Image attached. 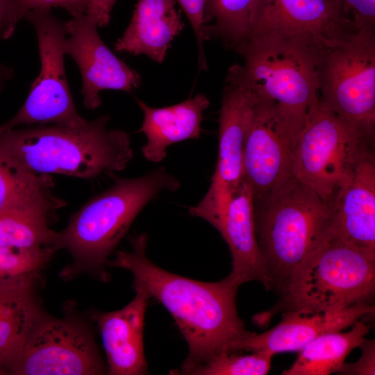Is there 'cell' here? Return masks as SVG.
<instances>
[{
  "label": "cell",
  "instance_id": "1",
  "mask_svg": "<svg viewBox=\"0 0 375 375\" xmlns=\"http://www.w3.org/2000/svg\"><path fill=\"white\" fill-rule=\"evenodd\" d=\"M131 251H117L106 265L127 269L134 290H143L162 303L174 319L188 344V354L174 374H189L224 353L240 352L253 333L239 317L235 296L239 286L228 276L203 282L167 272L146 254L145 233L129 238Z\"/></svg>",
  "mask_w": 375,
  "mask_h": 375
},
{
  "label": "cell",
  "instance_id": "2",
  "mask_svg": "<svg viewBox=\"0 0 375 375\" xmlns=\"http://www.w3.org/2000/svg\"><path fill=\"white\" fill-rule=\"evenodd\" d=\"M179 187L178 179L165 167L138 177L117 178L72 215L63 230L56 231L53 249L66 250L72 258L60 276L69 281L87 274L108 281L105 269L108 256L136 217L160 193Z\"/></svg>",
  "mask_w": 375,
  "mask_h": 375
},
{
  "label": "cell",
  "instance_id": "3",
  "mask_svg": "<svg viewBox=\"0 0 375 375\" xmlns=\"http://www.w3.org/2000/svg\"><path fill=\"white\" fill-rule=\"evenodd\" d=\"M108 115L78 126L34 125L0 131L1 148L35 174L94 179L124 169L133 156L129 135L108 128Z\"/></svg>",
  "mask_w": 375,
  "mask_h": 375
},
{
  "label": "cell",
  "instance_id": "4",
  "mask_svg": "<svg viewBox=\"0 0 375 375\" xmlns=\"http://www.w3.org/2000/svg\"><path fill=\"white\" fill-rule=\"evenodd\" d=\"M253 205L270 289L282 296L309 258L331 238L332 206L292 176L253 200Z\"/></svg>",
  "mask_w": 375,
  "mask_h": 375
},
{
  "label": "cell",
  "instance_id": "5",
  "mask_svg": "<svg viewBox=\"0 0 375 375\" xmlns=\"http://www.w3.org/2000/svg\"><path fill=\"white\" fill-rule=\"evenodd\" d=\"M375 253L331 237L309 258L274 308L256 315L265 324L273 312L326 311L372 303Z\"/></svg>",
  "mask_w": 375,
  "mask_h": 375
},
{
  "label": "cell",
  "instance_id": "6",
  "mask_svg": "<svg viewBox=\"0 0 375 375\" xmlns=\"http://www.w3.org/2000/svg\"><path fill=\"white\" fill-rule=\"evenodd\" d=\"M235 51L244 59V65H235L245 84L256 94L273 101L300 131L309 108L319 98L317 55L269 37H251Z\"/></svg>",
  "mask_w": 375,
  "mask_h": 375
},
{
  "label": "cell",
  "instance_id": "7",
  "mask_svg": "<svg viewBox=\"0 0 375 375\" xmlns=\"http://www.w3.org/2000/svg\"><path fill=\"white\" fill-rule=\"evenodd\" d=\"M372 143L351 124L324 107L318 98L298 134L292 176L331 205Z\"/></svg>",
  "mask_w": 375,
  "mask_h": 375
},
{
  "label": "cell",
  "instance_id": "8",
  "mask_svg": "<svg viewBox=\"0 0 375 375\" xmlns=\"http://www.w3.org/2000/svg\"><path fill=\"white\" fill-rule=\"evenodd\" d=\"M319 99L369 142L375 128V31L358 30L318 56Z\"/></svg>",
  "mask_w": 375,
  "mask_h": 375
},
{
  "label": "cell",
  "instance_id": "9",
  "mask_svg": "<svg viewBox=\"0 0 375 375\" xmlns=\"http://www.w3.org/2000/svg\"><path fill=\"white\" fill-rule=\"evenodd\" d=\"M107 372L93 332L81 317L45 312L1 375H97Z\"/></svg>",
  "mask_w": 375,
  "mask_h": 375
},
{
  "label": "cell",
  "instance_id": "10",
  "mask_svg": "<svg viewBox=\"0 0 375 375\" xmlns=\"http://www.w3.org/2000/svg\"><path fill=\"white\" fill-rule=\"evenodd\" d=\"M24 18L32 24L37 34L40 72L23 106L10 120L0 124V131L22 126L85 124L88 120L78 112L66 78L65 22L49 8L30 11Z\"/></svg>",
  "mask_w": 375,
  "mask_h": 375
},
{
  "label": "cell",
  "instance_id": "11",
  "mask_svg": "<svg viewBox=\"0 0 375 375\" xmlns=\"http://www.w3.org/2000/svg\"><path fill=\"white\" fill-rule=\"evenodd\" d=\"M254 103L255 94L232 65L222 92L215 172L203 198L189 209L192 216L206 220L216 229L243 182V153Z\"/></svg>",
  "mask_w": 375,
  "mask_h": 375
},
{
  "label": "cell",
  "instance_id": "12",
  "mask_svg": "<svg viewBox=\"0 0 375 375\" xmlns=\"http://www.w3.org/2000/svg\"><path fill=\"white\" fill-rule=\"evenodd\" d=\"M358 29L328 0H256L250 37L300 45L318 56Z\"/></svg>",
  "mask_w": 375,
  "mask_h": 375
},
{
  "label": "cell",
  "instance_id": "13",
  "mask_svg": "<svg viewBox=\"0 0 375 375\" xmlns=\"http://www.w3.org/2000/svg\"><path fill=\"white\" fill-rule=\"evenodd\" d=\"M253 94L255 103L243 153V180L251 186L256 200L292 176L299 131L273 101Z\"/></svg>",
  "mask_w": 375,
  "mask_h": 375
},
{
  "label": "cell",
  "instance_id": "14",
  "mask_svg": "<svg viewBox=\"0 0 375 375\" xmlns=\"http://www.w3.org/2000/svg\"><path fill=\"white\" fill-rule=\"evenodd\" d=\"M63 49L81 72L83 105L95 110L101 103L104 90L131 93L140 85V74L118 58L101 40L98 26L83 14L65 22Z\"/></svg>",
  "mask_w": 375,
  "mask_h": 375
},
{
  "label": "cell",
  "instance_id": "15",
  "mask_svg": "<svg viewBox=\"0 0 375 375\" xmlns=\"http://www.w3.org/2000/svg\"><path fill=\"white\" fill-rule=\"evenodd\" d=\"M374 312L372 303L326 311L285 310L282 312L280 322L272 328L260 334L253 333L241 345L240 352L265 351L274 355L300 351L318 337L351 327Z\"/></svg>",
  "mask_w": 375,
  "mask_h": 375
},
{
  "label": "cell",
  "instance_id": "16",
  "mask_svg": "<svg viewBox=\"0 0 375 375\" xmlns=\"http://www.w3.org/2000/svg\"><path fill=\"white\" fill-rule=\"evenodd\" d=\"M331 206V237L375 253V160L371 149L359 158Z\"/></svg>",
  "mask_w": 375,
  "mask_h": 375
},
{
  "label": "cell",
  "instance_id": "17",
  "mask_svg": "<svg viewBox=\"0 0 375 375\" xmlns=\"http://www.w3.org/2000/svg\"><path fill=\"white\" fill-rule=\"evenodd\" d=\"M133 299L123 308L111 312H94L106 352L107 372L111 375L148 374L144 349V316L151 299L143 290H135Z\"/></svg>",
  "mask_w": 375,
  "mask_h": 375
},
{
  "label": "cell",
  "instance_id": "18",
  "mask_svg": "<svg viewBox=\"0 0 375 375\" xmlns=\"http://www.w3.org/2000/svg\"><path fill=\"white\" fill-rule=\"evenodd\" d=\"M217 231L232 256V270L227 276L238 286L257 281L269 290V279L256 234L253 191L244 180L232 196Z\"/></svg>",
  "mask_w": 375,
  "mask_h": 375
},
{
  "label": "cell",
  "instance_id": "19",
  "mask_svg": "<svg viewBox=\"0 0 375 375\" xmlns=\"http://www.w3.org/2000/svg\"><path fill=\"white\" fill-rule=\"evenodd\" d=\"M135 101L143 113L138 132L147 138L142 153L153 162L162 161L170 145L200 137L203 114L210 105L208 98L203 94L162 108L151 107L139 99Z\"/></svg>",
  "mask_w": 375,
  "mask_h": 375
},
{
  "label": "cell",
  "instance_id": "20",
  "mask_svg": "<svg viewBox=\"0 0 375 375\" xmlns=\"http://www.w3.org/2000/svg\"><path fill=\"white\" fill-rule=\"evenodd\" d=\"M174 0H138L129 25L115 44L119 52L145 55L161 64L185 27Z\"/></svg>",
  "mask_w": 375,
  "mask_h": 375
},
{
  "label": "cell",
  "instance_id": "21",
  "mask_svg": "<svg viewBox=\"0 0 375 375\" xmlns=\"http://www.w3.org/2000/svg\"><path fill=\"white\" fill-rule=\"evenodd\" d=\"M40 273L0 283V375L46 312L39 299Z\"/></svg>",
  "mask_w": 375,
  "mask_h": 375
},
{
  "label": "cell",
  "instance_id": "22",
  "mask_svg": "<svg viewBox=\"0 0 375 375\" xmlns=\"http://www.w3.org/2000/svg\"><path fill=\"white\" fill-rule=\"evenodd\" d=\"M53 188L51 175L28 171L0 147V212H23L51 219L66 205Z\"/></svg>",
  "mask_w": 375,
  "mask_h": 375
},
{
  "label": "cell",
  "instance_id": "23",
  "mask_svg": "<svg viewBox=\"0 0 375 375\" xmlns=\"http://www.w3.org/2000/svg\"><path fill=\"white\" fill-rule=\"evenodd\" d=\"M347 332L322 335L300 351L299 356L283 375H328L338 372L349 353L359 347L369 333L370 325L358 320Z\"/></svg>",
  "mask_w": 375,
  "mask_h": 375
},
{
  "label": "cell",
  "instance_id": "24",
  "mask_svg": "<svg viewBox=\"0 0 375 375\" xmlns=\"http://www.w3.org/2000/svg\"><path fill=\"white\" fill-rule=\"evenodd\" d=\"M255 1L206 0L208 40L219 39L233 51L247 41L251 32V15Z\"/></svg>",
  "mask_w": 375,
  "mask_h": 375
},
{
  "label": "cell",
  "instance_id": "25",
  "mask_svg": "<svg viewBox=\"0 0 375 375\" xmlns=\"http://www.w3.org/2000/svg\"><path fill=\"white\" fill-rule=\"evenodd\" d=\"M49 220L23 212H0V246L20 249L53 247L56 231L49 227Z\"/></svg>",
  "mask_w": 375,
  "mask_h": 375
},
{
  "label": "cell",
  "instance_id": "26",
  "mask_svg": "<svg viewBox=\"0 0 375 375\" xmlns=\"http://www.w3.org/2000/svg\"><path fill=\"white\" fill-rule=\"evenodd\" d=\"M273 354L265 351L224 353L211 361L192 369L197 375H265L272 364Z\"/></svg>",
  "mask_w": 375,
  "mask_h": 375
},
{
  "label": "cell",
  "instance_id": "27",
  "mask_svg": "<svg viewBox=\"0 0 375 375\" xmlns=\"http://www.w3.org/2000/svg\"><path fill=\"white\" fill-rule=\"evenodd\" d=\"M55 252L53 247L20 249L0 246V283L40 273Z\"/></svg>",
  "mask_w": 375,
  "mask_h": 375
},
{
  "label": "cell",
  "instance_id": "28",
  "mask_svg": "<svg viewBox=\"0 0 375 375\" xmlns=\"http://www.w3.org/2000/svg\"><path fill=\"white\" fill-rule=\"evenodd\" d=\"M182 8L193 30L198 49V67L208 70V63L204 49L207 35L206 20V0H174Z\"/></svg>",
  "mask_w": 375,
  "mask_h": 375
},
{
  "label": "cell",
  "instance_id": "29",
  "mask_svg": "<svg viewBox=\"0 0 375 375\" xmlns=\"http://www.w3.org/2000/svg\"><path fill=\"white\" fill-rule=\"evenodd\" d=\"M358 30L375 31V0H328Z\"/></svg>",
  "mask_w": 375,
  "mask_h": 375
},
{
  "label": "cell",
  "instance_id": "30",
  "mask_svg": "<svg viewBox=\"0 0 375 375\" xmlns=\"http://www.w3.org/2000/svg\"><path fill=\"white\" fill-rule=\"evenodd\" d=\"M17 10L24 18L30 11L37 9H51L60 7L68 11L73 17L85 14L84 0H14Z\"/></svg>",
  "mask_w": 375,
  "mask_h": 375
},
{
  "label": "cell",
  "instance_id": "31",
  "mask_svg": "<svg viewBox=\"0 0 375 375\" xmlns=\"http://www.w3.org/2000/svg\"><path fill=\"white\" fill-rule=\"evenodd\" d=\"M359 347L362 349L360 359L353 363H344L339 372L344 374L374 375L375 374V343L374 340L365 341Z\"/></svg>",
  "mask_w": 375,
  "mask_h": 375
},
{
  "label": "cell",
  "instance_id": "32",
  "mask_svg": "<svg viewBox=\"0 0 375 375\" xmlns=\"http://www.w3.org/2000/svg\"><path fill=\"white\" fill-rule=\"evenodd\" d=\"M22 19L14 0H0V39L11 37Z\"/></svg>",
  "mask_w": 375,
  "mask_h": 375
},
{
  "label": "cell",
  "instance_id": "33",
  "mask_svg": "<svg viewBox=\"0 0 375 375\" xmlns=\"http://www.w3.org/2000/svg\"><path fill=\"white\" fill-rule=\"evenodd\" d=\"M117 0H84L85 15L98 27L106 26L110 20L111 11Z\"/></svg>",
  "mask_w": 375,
  "mask_h": 375
},
{
  "label": "cell",
  "instance_id": "34",
  "mask_svg": "<svg viewBox=\"0 0 375 375\" xmlns=\"http://www.w3.org/2000/svg\"><path fill=\"white\" fill-rule=\"evenodd\" d=\"M12 76V71L11 69L0 65V91L4 83L9 80Z\"/></svg>",
  "mask_w": 375,
  "mask_h": 375
}]
</instances>
